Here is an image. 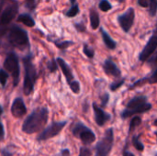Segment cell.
<instances>
[{"label": "cell", "mask_w": 157, "mask_h": 156, "mask_svg": "<svg viewBox=\"0 0 157 156\" xmlns=\"http://www.w3.org/2000/svg\"><path fill=\"white\" fill-rule=\"evenodd\" d=\"M148 13L151 17H155L157 12V0H148Z\"/></svg>", "instance_id": "cb8c5ba5"}, {"label": "cell", "mask_w": 157, "mask_h": 156, "mask_svg": "<svg viewBox=\"0 0 157 156\" xmlns=\"http://www.w3.org/2000/svg\"><path fill=\"white\" fill-rule=\"evenodd\" d=\"M5 136H6V132H5V128L3 123L0 121V143L3 142L5 140Z\"/></svg>", "instance_id": "e575fe53"}, {"label": "cell", "mask_w": 157, "mask_h": 156, "mask_svg": "<svg viewBox=\"0 0 157 156\" xmlns=\"http://www.w3.org/2000/svg\"><path fill=\"white\" fill-rule=\"evenodd\" d=\"M118 23L121 29L125 33H129L132 28L135 20V10L133 7H129L124 13L121 14L117 17Z\"/></svg>", "instance_id": "30bf717a"}, {"label": "cell", "mask_w": 157, "mask_h": 156, "mask_svg": "<svg viewBox=\"0 0 157 156\" xmlns=\"http://www.w3.org/2000/svg\"><path fill=\"white\" fill-rule=\"evenodd\" d=\"M92 155V151L86 147V146H82L80 147V150H79V154L78 156H91Z\"/></svg>", "instance_id": "1f68e13d"}, {"label": "cell", "mask_w": 157, "mask_h": 156, "mask_svg": "<svg viewBox=\"0 0 157 156\" xmlns=\"http://www.w3.org/2000/svg\"><path fill=\"white\" fill-rule=\"evenodd\" d=\"M98 8L102 12H108L112 9V5L109 0H100L98 3Z\"/></svg>", "instance_id": "d4e9b609"}, {"label": "cell", "mask_w": 157, "mask_h": 156, "mask_svg": "<svg viewBox=\"0 0 157 156\" xmlns=\"http://www.w3.org/2000/svg\"><path fill=\"white\" fill-rule=\"evenodd\" d=\"M103 71L109 76H112L115 78H121V70L117 66V64L113 62L111 58H108L104 61Z\"/></svg>", "instance_id": "5bb4252c"}, {"label": "cell", "mask_w": 157, "mask_h": 156, "mask_svg": "<svg viewBox=\"0 0 157 156\" xmlns=\"http://www.w3.org/2000/svg\"><path fill=\"white\" fill-rule=\"evenodd\" d=\"M122 156H135V154H132V152H130L129 150L124 149V150H123V153H122Z\"/></svg>", "instance_id": "74e56055"}, {"label": "cell", "mask_w": 157, "mask_h": 156, "mask_svg": "<svg viewBox=\"0 0 157 156\" xmlns=\"http://www.w3.org/2000/svg\"><path fill=\"white\" fill-rule=\"evenodd\" d=\"M3 66L7 72L11 74V76L13 78V86L16 87L19 83L20 76L19 60L17 53L14 51H9L4 61Z\"/></svg>", "instance_id": "52a82bcc"}, {"label": "cell", "mask_w": 157, "mask_h": 156, "mask_svg": "<svg viewBox=\"0 0 157 156\" xmlns=\"http://www.w3.org/2000/svg\"><path fill=\"white\" fill-rule=\"evenodd\" d=\"M92 108H93V111H94L95 121L98 126L103 127L107 122H109L111 120V115L109 113L104 111L102 109V108L98 106V104L96 102L92 103Z\"/></svg>", "instance_id": "7c38bea8"}, {"label": "cell", "mask_w": 157, "mask_h": 156, "mask_svg": "<svg viewBox=\"0 0 157 156\" xmlns=\"http://www.w3.org/2000/svg\"><path fill=\"white\" fill-rule=\"evenodd\" d=\"M125 83V78H121L120 79L119 81H116V82H112L110 85H109V89L110 91L112 92H116L118 89H120Z\"/></svg>", "instance_id": "83f0119b"}, {"label": "cell", "mask_w": 157, "mask_h": 156, "mask_svg": "<svg viewBox=\"0 0 157 156\" xmlns=\"http://www.w3.org/2000/svg\"><path fill=\"white\" fill-rule=\"evenodd\" d=\"M114 145V129L106 130L103 137L98 141L95 147V156H109Z\"/></svg>", "instance_id": "5b68a950"}, {"label": "cell", "mask_w": 157, "mask_h": 156, "mask_svg": "<svg viewBox=\"0 0 157 156\" xmlns=\"http://www.w3.org/2000/svg\"><path fill=\"white\" fill-rule=\"evenodd\" d=\"M140 137H141V134H139V135H134V136L132 137V143L133 147H134L137 151H139V152H144V149H145V147H144V144L141 142Z\"/></svg>", "instance_id": "44dd1931"}, {"label": "cell", "mask_w": 157, "mask_h": 156, "mask_svg": "<svg viewBox=\"0 0 157 156\" xmlns=\"http://www.w3.org/2000/svg\"><path fill=\"white\" fill-rule=\"evenodd\" d=\"M3 113H4V109H3V107L0 105V118H1V116L3 115Z\"/></svg>", "instance_id": "ab89813d"}, {"label": "cell", "mask_w": 157, "mask_h": 156, "mask_svg": "<svg viewBox=\"0 0 157 156\" xmlns=\"http://www.w3.org/2000/svg\"><path fill=\"white\" fill-rule=\"evenodd\" d=\"M8 4L1 10L0 13V27L4 28L10 24V22L16 18L18 12V3L17 0H8Z\"/></svg>", "instance_id": "9c48e42d"}, {"label": "cell", "mask_w": 157, "mask_h": 156, "mask_svg": "<svg viewBox=\"0 0 157 156\" xmlns=\"http://www.w3.org/2000/svg\"><path fill=\"white\" fill-rule=\"evenodd\" d=\"M157 48V31L156 29L153 30V34L146 42L144 48L142 50V51L139 54V60L142 63H145L147 59L155 52Z\"/></svg>", "instance_id": "8fae6325"}, {"label": "cell", "mask_w": 157, "mask_h": 156, "mask_svg": "<svg viewBox=\"0 0 157 156\" xmlns=\"http://www.w3.org/2000/svg\"><path fill=\"white\" fill-rule=\"evenodd\" d=\"M83 52L84 54L88 58V59H93L94 56H95V51L93 48L89 47L88 44L85 43L84 46H83Z\"/></svg>", "instance_id": "4316f807"}, {"label": "cell", "mask_w": 157, "mask_h": 156, "mask_svg": "<svg viewBox=\"0 0 157 156\" xmlns=\"http://www.w3.org/2000/svg\"><path fill=\"white\" fill-rule=\"evenodd\" d=\"M49 120V109L47 108H35L23 121L21 130L26 134H34L42 131Z\"/></svg>", "instance_id": "6da1fadb"}, {"label": "cell", "mask_w": 157, "mask_h": 156, "mask_svg": "<svg viewBox=\"0 0 157 156\" xmlns=\"http://www.w3.org/2000/svg\"><path fill=\"white\" fill-rule=\"evenodd\" d=\"M60 155L61 156H70V151L68 149H63L61 151L60 153Z\"/></svg>", "instance_id": "8d00e7d4"}, {"label": "cell", "mask_w": 157, "mask_h": 156, "mask_svg": "<svg viewBox=\"0 0 157 156\" xmlns=\"http://www.w3.org/2000/svg\"><path fill=\"white\" fill-rule=\"evenodd\" d=\"M7 41L8 43L20 51L29 50L30 48L29 39L27 30L22 29L21 27L12 24L10 28L7 29Z\"/></svg>", "instance_id": "277c9868"}, {"label": "cell", "mask_w": 157, "mask_h": 156, "mask_svg": "<svg viewBox=\"0 0 157 156\" xmlns=\"http://www.w3.org/2000/svg\"><path fill=\"white\" fill-rule=\"evenodd\" d=\"M142 124V118L140 116H134L130 122V126H129V131H128V134H131L137 127H139Z\"/></svg>", "instance_id": "ffe728a7"}, {"label": "cell", "mask_w": 157, "mask_h": 156, "mask_svg": "<svg viewBox=\"0 0 157 156\" xmlns=\"http://www.w3.org/2000/svg\"><path fill=\"white\" fill-rule=\"evenodd\" d=\"M66 125H67L66 120L52 122L47 128L40 131V132L37 136V141L44 142V141H47V140H50V139H52V138L58 136Z\"/></svg>", "instance_id": "ba28073f"}, {"label": "cell", "mask_w": 157, "mask_h": 156, "mask_svg": "<svg viewBox=\"0 0 157 156\" xmlns=\"http://www.w3.org/2000/svg\"><path fill=\"white\" fill-rule=\"evenodd\" d=\"M137 4L142 7H148V0H137Z\"/></svg>", "instance_id": "d590c367"}, {"label": "cell", "mask_w": 157, "mask_h": 156, "mask_svg": "<svg viewBox=\"0 0 157 156\" xmlns=\"http://www.w3.org/2000/svg\"><path fill=\"white\" fill-rule=\"evenodd\" d=\"M157 68L156 67H154L153 68V71L145 77L144 78H141L137 81H135L132 85H131L128 88L129 90H132L134 89L135 87H138V86H142L145 84H152V85H155L156 84L157 82Z\"/></svg>", "instance_id": "9a60e30c"}, {"label": "cell", "mask_w": 157, "mask_h": 156, "mask_svg": "<svg viewBox=\"0 0 157 156\" xmlns=\"http://www.w3.org/2000/svg\"><path fill=\"white\" fill-rule=\"evenodd\" d=\"M56 62L58 63V66L61 68L63 74L64 75L67 85H69L72 81L75 80V76H74V74H73V71H72L70 65L62 57H58L56 59Z\"/></svg>", "instance_id": "2e32d148"}, {"label": "cell", "mask_w": 157, "mask_h": 156, "mask_svg": "<svg viewBox=\"0 0 157 156\" xmlns=\"http://www.w3.org/2000/svg\"><path fill=\"white\" fill-rule=\"evenodd\" d=\"M89 21H90L91 29L93 30H96L98 29L100 25V17H99L98 12L94 8H90L89 10Z\"/></svg>", "instance_id": "d6986e66"}, {"label": "cell", "mask_w": 157, "mask_h": 156, "mask_svg": "<svg viewBox=\"0 0 157 156\" xmlns=\"http://www.w3.org/2000/svg\"><path fill=\"white\" fill-rule=\"evenodd\" d=\"M152 108L153 105L148 102V97L146 96H136L126 104V108L121 113V118L125 120L134 115L146 113L151 110Z\"/></svg>", "instance_id": "3957f363"}, {"label": "cell", "mask_w": 157, "mask_h": 156, "mask_svg": "<svg viewBox=\"0 0 157 156\" xmlns=\"http://www.w3.org/2000/svg\"><path fill=\"white\" fill-rule=\"evenodd\" d=\"M101 36H102V40L104 42V45L109 49V50H115L117 48V42L109 35V33L104 29V28H100L99 29Z\"/></svg>", "instance_id": "e0dca14e"}, {"label": "cell", "mask_w": 157, "mask_h": 156, "mask_svg": "<svg viewBox=\"0 0 157 156\" xmlns=\"http://www.w3.org/2000/svg\"><path fill=\"white\" fill-rule=\"evenodd\" d=\"M17 22L22 23L25 26L29 27V28H32L36 25L34 18L30 16V14L29 13H21L19 14L17 17H16Z\"/></svg>", "instance_id": "ac0fdd59"}, {"label": "cell", "mask_w": 157, "mask_h": 156, "mask_svg": "<svg viewBox=\"0 0 157 156\" xmlns=\"http://www.w3.org/2000/svg\"><path fill=\"white\" fill-rule=\"evenodd\" d=\"M70 1V3H71V5H73V4H75V3H76V0H69Z\"/></svg>", "instance_id": "60d3db41"}, {"label": "cell", "mask_w": 157, "mask_h": 156, "mask_svg": "<svg viewBox=\"0 0 157 156\" xmlns=\"http://www.w3.org/2000/svg\"><path fill=\"white\" fill-rule=\"evenodd\" d=\"M10 111L12 116L17 119H20L27 114V108L22 97H16L13 100Z\"/></svg>", "instance_id": "4fadbf2b"}, {"label": "cell", "mask_w": 157, "mask_h": 156, "mask_svg": "<svg viewBox=\"0 0 157 156\" xmlns=\"http://www.w3.org/2000/svg\"><path fill=\"white\" fill-rule=\"evenodd\" d=\"M68 86H70V88H71V90H72V92H73L74 94L78 95V94L80 93V91H81V86H80V83H79L77 80L75 79V80L72 81Z\"/></svg>", "instance_id": "f1b7e54d"}, {"label": "cell", "mask_w": 157, "mask_h": 156, "mask_svg": "<svg viewBox=\"0 0 157 156\" xmlns=\"http://www.w3.org/2000/svg\"><path fill=\"white\" fill-rule=\"evenodd\" d=\"M33 54L31 52L25 55L22 59L24 66V81H23V93L25 96H29L33 93L36 81L38 79V73L33 63Z\"/></svg>", "instance_id": "7a4b0ae2"}, {"label": "cell", "mask_w": 157, "mask_h": 156, "mask_svg": "<svg viewBox=\"0 0 157 156\" xmlns=\"http://www.w3.org/2000/svg\"><path fill=\"white\" fill-rule=\"evenodd\" d=\"M52 42L54 43V45L58 49L63 50V51L66 50L67 48H69L70 46L75 44V42L73 40H53Z\"/></svg>", "instance_id": "7402d4cb"}, {"label": "cell", "mask_w": 157, "mask_h": 156, "mask_svg": "<svg viewBox=\"0 0 157 156\" xmlns=\"http://www.w3.org/2000/svg\"><path fill=\"white\" fill-rule=\"evenodd\" d=\"M80 12V8H79V5L78 3H75L73 5H71V7L69 8V10L65 13V16L69 18H72V17H76Z\"/></svg>", "instance_id": "603a6c76"}, {"label": "cell", "mask_w": 157, "mask_h": 156, "mask_svg": "<svg viewBox=\"0 0 157 156\" xmlns=\"http://www.w3.org/2000/svg\"><path fill=\"white\" fill-rule=\"evenodd\" d=\"M74 27H75V29L78 31V32H85L86 30V25H85V23L83 22V21H80V22H75V24H74Z\"/></svg>", "instance_id": "d6a6232c"}, {"label": "cell", "mask_w": 157, "mask_h": 156, "mask_svg": "<svg viewBox=\"0 0 157 156\" xmlns=\"http://www.w3.org/2000/svg\"><path fill=\"white\" fill-rule=\"evenodd\" d=\"M109 94L106 92L102 96H100V102H101L100 108H106L107 105L109 104Z\"/></svg>", "instance_id": "4dcf8cb0"}, {"label": "cell", "mask_w": 157, "mask_h": 156, "mask_svg": "<svg viewBox=\"0 0 157 156\" xmlns=\"http://www.w3.org/2000/svg\"><path fill=\"white\" fill-rule=\"evenodd\" d=\"M8 77H9L8 73L5 69H0V85L3 88L6 86Z\"/></svg>", "instance_id": "f546056e"}, {"label": "cell", "mask_w": 157, "mask_h": 156, "mask_svg": "<svg viewBox=\"0 0 157 156\" xmlns=\"http://www.w3.org/2000/svg\"><path fill=\"white\" fill-rule=\"evenodd\" d=\"M46 66H47V69L49 70L50 73H56L58 71V63L56 62V59H52V60H49L46 63Z\"/></svg>", "instance_id": "484cf974"}, {"label": "cell", "mask_w": 157, "mask_h": 156, "mask_svg": "<svg viewBox=\"0 0 157 156\" xmlns=\"http://www.w3.org/2000/svg\"><path fill=\"white\" fill-rule=\"evenodd\" d=\"M25 6H26L30 11H32V10H34V8H35V6H36V0H27Z\"/></svg>", "instance_id": "836d02e7"}, {"label": "cell", "mask_w": 157, "mask_h": 156, "mask_svg": "<svg viewBox=\"0 0 157 156\" xmlns=\"http://www.w3.org/2000/svg\"><path fill=\"white\" fill-rule=\"evenodd\" d=\"M5 1L6 0H0V13H1V10H2V7L5 4Z\"/></svg>", "instance_id": "f35d334b"}, {"label": "cell", "mask_w": 157, "mask_h": 156, "mask_svg": "<svg viewBox=\"0 0 157 156\" xmlns=\"http://www.w3.org/2000/svg\"><path fill=\"white\" fill-rule=\"evenodd\" d=\"M72 133L75 138H78L82 142L84 146L90 145L94 143L97 140L94 131L81 121H78L74 124L72 128Z\"/></svg>", "instance_id": "8992f818"}]
</instances>
